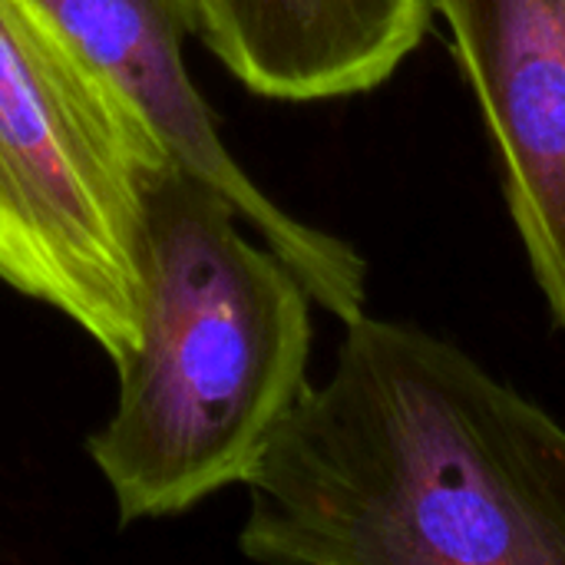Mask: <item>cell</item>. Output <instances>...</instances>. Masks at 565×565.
Listing matches in <instances>:
<instances>
[{
    "label": "cell",
    "mask_w": 565,
    "mask_h": 565,
    "mask_svg": "<svg viewBox=\"0 0 565 565\" xmlns=\"http://www.w3.org/2000/svg\"><path fill=\"white\" fill-rule=\"evenodd\" d=\"M238 222L179 162L149 185L142 334L116 364L113 417L89 437L119 523L245 487L308 384L315 298Z\"/></svg>",
    "instance_id": "cell-2"
},
{
    "label": "cell",
    "mask_w": 565,
    "mask_h": 565,
    "mask_svg": "<svg viewBox=\"0 0 565 565\" xmlns=\"http://www.w3.org/2000/svg\"><path fill=\"white\" fill-rule=\"evenodd\" d=\"M73 36L119 79L156 126L169 156L218 189L242 222L301 278L315 305L341 324L364 315L367 265L354 245L288 215L228 152L215 113L185 66L192 13L185 0H46Z\"/></svg>",
    "instance_id": "cell-4"
},
{
    "label": "cell",
    "mask_w": 565,
    "mask_h": 565,
    "mask_svg": "<svg viewBox=\"0 0 565 565\" xmlns=\"http://www.w3.org/2000/svg\"><path fill=\"white\" fill-rule=\"evenodd\" d=\"M172 162L46 0H0V281L63 311L113 364L142 334L146 199Z\"/></svg>",
    "instance_id": "cell-3"
},
{
    "label": "cell",
    "mask_w": 565,
    "mask_h": 565,
    "mask_svg": "<svg viewBox=\"0 0 565 565\" xmlns=\"http://www.w3.org/2000/svg\"><path fill=\"white\" fill-rule=\"evenodd\" d=\"M195 36L252 93L311 103L384 83L420 43L430 0H185Z\"/></svg>",
    "instance_id": "cell-6"
},
{
    "label": "cell",
    "mask_w": 565,
    "mask_h": 565,
    "mask_svg": "<svg viewBox=\"0 0 565 565\" xmlns=\"http://www.w3.org/2000/svg\"><path fill=\"white\" fill-rule=\"evenodd\" d=\"M278 565H565V427L417 324L358 315L245 480Z\"/></svg>",
    "instance_id": "cell-1"
},
{
    "label": "cell",
    "mask_w": 565,
    "mask_h": 565,
    "mask_svg": "<svg viewBox=\"0 0 565 565\" xmlns=\"http://www.w3.org/2000/svg\"><path fill=\"white\" fill-rule=\"evenodd\" d=\"M493 139L536 285L565 328V0H430Z\"/></svg>",
    "instance_id": "cell-5"
}]
</instances>
